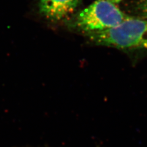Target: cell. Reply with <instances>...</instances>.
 Masks as SVG:
<instances>
[{
    "instance_id": "cell-3",
    "label": "cell",
    "mask_w": 147,
    "mask_h": 147,
    "mask_svg": "<svg viewBox=\"0 0 147 147\" xmlns=\"http://www.w3.org/2000/svg\"><path fill=\"white\" fill-rule=\"evenodd\" d=\"M81 0H40L41 15L52 22H59L72 15L79 6Z\"/></svg>"
},
{
    "instance_id": "cell-4",
    "label": "cell",
    "mask_w": 147,
    "mask_h": 147,
    "mask_svg": "<svg viewBox=\"0 0 147 147\" xmlns=\"http://www.w3.org/2000/svg\"><path fill=\"white\" fill-rule=\"evenodd\" d=\"M129 11L133 17L147 18V0H134L129 5Z\"/></svg>"
},
{
    "instance_id": "cell-2",
    "label": "cell",
    "mask_w": 147,
    "mask_h": 147,
    "mask_svg": "<svg viewBox=\"0 0 147 147\" xmlns=\"http://www.w3.org/2000/svg\"><path fill=\"white\" fill-rule=\"evenodd\" d=\"M131 17L109 0H96L71 18V28L84 34L104 31L119 25Z\"/></svg>"
},
{
    "instance_id": "cell-1",
    "label": "cell",
    "mask_w": 147,
    "mask_h": 147,
    "mask_svg": "<svg viewBox=\"0 0 147 147\" xmlns=\"http://www.w3.org/2000/svg\"><path fill=\"white\" fill-rule=\"evenodd\" d=\"M94 44L123 50L147 49V18L131 16L119 25L86 34Z\"/></svg>"
},
{
    "instance_id": "cell-5",
    "label": "cell",
    "mask_w": 147,
    "mask_h": 147,
    "mask_svg": "<svg viewBox=\"0 0 147 147\" xmlns=\"http://www.w3.org/2000/svg\"><path fill=\"white\" fill-rule=\"evenodd\" d=\"M109 1H111V2H112L115 4H118L119 3L123 2V1H125V0H109Z\"/></svg>"
}]
</instances>
